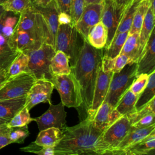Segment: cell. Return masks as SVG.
Masks as SVG:
<instances>
[{
	"instance_id": "obj_1",
	"label": "cell",
	"mask_w": 155,
	"mask_h": 155,
	"mask_svg": "<svg viewBox=\"0 0 155 155\" xmlns=\"http://www.w3.org/2000/svg\"><path fill=\"white\" fill-rule=\"evenodd\" d=\"M102 49H96L85 40L71 72L79 83L82 103L76 108L80 122L87 119L91 108L97 75L102 65Z\"/></svg>"
},
{
	"instance_id": "obj_2",
	"label": "cell",
	"mask_w": 155,
	"mask_h": 155,
	"mask_svg": "<svg viewBox=\"0 0 155 155\" xmlns=\"http://www.w3.org/2000/svg\"><path fill=\"white\" fill-rule=\"evenodd\" d=\"M62 131L63 136L53 148L54 155H99L97 147L103 132L91 120L85 119L73 127L65 125Z\"/></svg>"
},
{
	"instance_id": "obj_3",
	"label": "cell",
	"mask_w": 155,
	"mask_h": 155,
	"mask_svg": "<svg viewBox=\"0 0 155 155\" xmlns=\"http://www.w3.org/2000/svg\"><path fill=\"white\" fill-rule=\"evenodd\" d=\"M85 39L71 24L59 25L57 30L54 50L64 52L73 67L84 46Z\"/></svg>"
},
{
	"instance_id": "obj_4",
	"label": "cell",
	"mask_w": 155,
	"mask_h": 155,
	"mask_svg": "<svg viewBox=\"0 0 155 155\" xmlns=\"http://www.w3.org/2000/svg\"><path fill=\"white\" fill-rule=\"evenodd\" d=\"M137 63L127 64L119 72L112 74L108 90L104 101L115 108L122 96L129 90L136 76Z\"/></svg>"
},
{
	"instance_id": "obj_5",
	"label": "cell",
	"mask_w": 155,
	"mask_h": 155,
	"mask_svg": "<svg viewBox=\"0 0 155 155\" xmlns=\"http://www.w3.org/2000/svg\"><path fill=\"white\" fill-rule=\"evenodd\" d=\"M15 30L30 33L41 39L44 43L51 45L54 48L53 40L45 21L33 4L19 14Z\"/></svg>"
},
{
	"instance_id": "obj_6",
	"label": "cell",
	"mask_w": 155,
	"mask_h": 155,
	"mask_svg": "<svg viewBox=\"0 0 155 155\" xmlns=\"http://www.w3.org/2000/svg\"><path fill=\"white\" fill-rule=\"evenodd\" d=\"M131 125L127 116H122L102 133L98 144L99 155L116 151V148L129 131Z\"/></svg>"
},
{
	"instance_id": "obj_7",
	"label": "cell",
	"mask_w": 155,
	"mask_h": 155,
	"mask_svg": "<svg viewBox=\"0 0 155 155\" xmlns=\"http://www.w3.org/2000/svg\"><path fill=\"white\" fill-rule=\"evenodd\" d=\"M56 51L53 46L46 43L34 50L28 52V71L36 79H44L51 81L53 76L50 73V65Z\"/></svg>"
},
{
	"instance_id": "obj_8",
	"label": "cell",
	"mask_w": 155,
	"mask_h": 155,
	"mask_svg": "<svg viewBox=\"0 0 155 155\" xmlns=\"http://www.w3.org/2000/svg\"><path fill=\"white\" fill-rule=\"evenodd\" d=\"M51 82L59 93L61 103L67 107L79 108L82 103V97L78 82L71 72L68 74L53 76Z\"/></svg>"
},
{
	"instance_id": "obj_9",
	"label": "cell",
	"mask_w": 155,
	"mask_h": 155,
	"mask_svg": "<svg viewBox=\"0 0 155 155\" xmlns=\"http://www.w3.org/2000/svg\"><path fill=\"white\" fill-rule=\"evenodd\" d=\"M36 80L29 72H24L8 79L0 89V100L26 96Z\"/></svg>"
},
{
	"instance_id": "obj_10",
	"label": "cell",
	"mask_w": 155,
	"mask_h": 155,
	"mask_svg": "<svg viewBox=\"0 0 155 155\" xmlns=\"http://www.w3.org/2000/svg\"><path fill=\"white\" fill-rule=\"evenodd\" d=\"M101 21L107 30L108 46L114 38L125 9L117 6L114 0H104ZM104 47V48H105Z\"/></svg>"
},
{
	"instance_id": "obj_11",
	"label": "cell",
	"mask_w": 155,
	"mask_h": 155,
	"mask_svg": "<svg viewBox=\"0 0 155 155\" xmlns=\"http://www.w3.org/2000/svg\"><path fill=\"white\" fill-rule=\"evenodd\" d=\"M48 104V109L41 116L33 118V121L36 122L39 131L52 127L62 130L66 124L65 106L61 102L57 105L52 104L51 102Z\"/></svg>"
},
{
	"instance_id": "obj_12",
	"label": "cell",
	"mask_w": 155,
	"mask_h": 155,
	"mask_svg": "<svg viewBox=\"0 0 155 155\" xmlns=\"http://www.w3.org/2000/svg\"><path fill=\"white\" fill-rule=\"evenodd\" d=\"M53 88L51 81L44 79H36L26 96L25 107L30 111L40 103L51 102Z\"/></svg>"
},
{
	"instance_id": "obj_13",
	"label": "cell",
	"mask_w": 155,
	"mask_h": 155,
	"mask_svg": "<svg viewBox=\"0 0 155 155\" xmlns=\"http://www.w3.org/2000/svg\"><path fill=\"white\" fill-rule=\"evenodd\" d=\"M102 8V3L86 5L80 18L74 25L85 40L90 29L101 21Z\"/></svg>"
},
{
	"instance_id": "obj_14",
	"label": "cell",
	"mask_w": 155,
	"mask_h": 155,
	"mask_svg": "<svg viewBox=\"0 0 155 155\" xmlns=\"http://www.w3.org/2000/svg\"><path fill=\"white\" fill-rule=\"evenodd\" d=\"M113 73L105 71L100 68L93 93L91 108L88 111L87 119L92 120L100 105L104 102L107 94L109 84Z\"/></svg>"
},
{
	"instance_id": "obj_15",
	"label": "cell",
	"mask_w": 155,
	"mask_h": 155,
	"mask_svg": "<svg viewBox=\"0 0 155 155\" xmlns=\"http://www.w3.org/2000/svg\"><path fill=\"white\" fill-rule=\"evenodd\" d=\"M155 70V32L154 28L137 62L136 76L140 74H150Z\"/></svg>"
},
{
	"instance_id": "obj_16",
	"label": "cell",
	"mask_w": 155,
	"mask_h": 155,
	"mask_svg": "<svg viewBox=\"0 0 155 155\" xmlns=\"http://www.w3.org/2000/svg\"><path fill=\"white\" fill-rule=\"evenodd\" d=\"M121 116L115 108L104 101L97 108L91 121L96 128L103 132Z\"/></svg>"
},
{
	"instance_id": "obj_17",
	"label": "cell",
	"mask_w": 155,
	"mask_h": 155,
	"mask_svg": "<svg viewBox=\"0 0 155 155\" xmlns=\"http://www.w3.org/2000/svg\"><path fill=\"white\" fill-rule=\"evenodd\" d=\"M33 6L43 18L54 45L56 33L59 25L58 17L60 12L55 0H53L44 7L36 6L35 5H33Z\"/></svg>"
},
{
	"instance_id": "obj_18",
	"label": "cell",
	"mask_w": 155,
	"mask_h": 155,
	"mask_svg": "<svg viewBox=\"0 0 155 155\" xmlns=\"http://www.w3.org/2000/svg\"><path fill=\"white\" fill-rule=\"evenodd\" d=\"M154 130L155 124L144 128H134L131 126L127 135L117 147L116 151H125L129 150Z\"/></svg>"
},
{
	"instance_id": "obj_19",
	"label": "cell",
	"mask_w": 155,
	"mask_h": 155,
	"mask_svg": "<svg viewBox=\"0 0 155 155\" xmlns=\"http://www.w3.org/2000/svg\"><path fill=\"white\" fill-rule=\"evenodd\" d=\"M26 96L0 100V119L8 122L25 107Z\"/></svg>"
},
{
	"instance_id": "obj_20",
	"label": "cell",
	"mask_w": 155,
	"mask_h": 155,
	"mask_svg": "<svg viewBox=\"0 0 155 155\" xmlns=\"http://www.w3.org/2000/svg\"><path fill=\"white\" fill-rule=\"evenodd\" d=\"M63 136L62 130L58 128H48L39 131V133L34 142L37 145L41 147L54 148Z\"/></svg>"
},
{
	"instance_id": "obj_21",
	"label": "cell",
	"mask_w": 155,
	"mask_h": 155,
	"mask_svg": "<svg viewBox=\"0 0 155 155\" xmlns=\"http://www.w3.org/2000/svg\"><path fill=\"white\" fill-rule=\"evenodd\" d=\"M20 53L10 44L8 39L0 34V69L7 71Z\"/></svg>"
},
{
	"instance_id": "obj_22",
	"label": "cell",
	"mask_w": 155,
	"mask_h": 155,
	"mask_svg": "<svg viewBox=\"0 0 155 155\" xmlns=\"http://www.w3.org/2000/svg\"><path fill=\"white\" fill-rule=\"evenodd\" d=\"M107 30L100 21L93 26L88 32L86 41L96 49H103L107 41Z\"/></svg>"
},
{
	"instance_id": "obj_23",
	"label": "cell",
	"mask_w": 155,
	"mask_h": 155,
	"mask_svg": "<svg viewBox=\"0 0 155 155\" xmlns=\"http://www.w3.org/2000/svg\"><path fill=\"white\" fill-rule=\"evenodd\" d=\"M155 13L148 7L139 35V50L140 57L154 27Z\"/></svg>"
},
{
	"instance_id": "obj_24",
	"label": "cell",
	"mask_w": 155,
	"mask_h": 155,
	"mask_svg": "<svg viewBox=\"0 0 155 155\" xmlns=\"http://www.w3.org/2000/svg\"><path fill=\"white\" fill-rule=\"evenodd\" d=\"M50 70L52 76L68 74L71 73L69 59L64 52H55L50 62Z\"/></svg>"
},
{
	"instance_id": "obj_25",
	"label": "cell",
	"mask_w": 155,
	"mask_h": 155,
	"mask_svg": "<svg viewBox=\"0 0 155 155\" xmlns=\"http://www.w3.org/2000/svg\"><path fill=\"white\" fill-rule=\"evenodd\" d=\"M139 33L128 34L120 54H125L129 58L131 63L136 62L140 58L139 50Z\"/></svg>"
},
{
	"instance_id": "obj_26",
	"label": "cell",
	"mask_w": 155,
	"mask_h": 155,
	"mask_svg": "<svg viewBox=\"0 0 155 155\" xmlns=\"http://www.w3.org/2000/svg\"><path fill=\"white\" fill-rule=\"evenodd\" d=\"M154 97H155V70L149 74L146 87L138 96L135 104V110H140Z\"/></svg>"
},
{
	"instance_id": "obj_27",
	"label": "cell",
	"mask_w": 155,
	"mask_h": 155,
	"mask_svg": "<svg viewBox=\"0 0 155 155\" xmlns=\"http://www.w3.org/2000/svg\"><path fill=\"white\" fill-rule=\"evenodd\" d=\"M142 0H130L126 6L119 25L116 31V34L120 32L129 31L131 26L133 17L136 11Z\"/></svg>"
},
{
	"instance_id": "obj_28",
	"label": "cell",
	"mask_w": 155,
	"mask_h": 155,
	"mask_svg": "<svg viewBox=\"0 0 155 155\" xmlns=\"http://www.w3.org/2000/svg\"><path fill=\"white\" fill-rule=\"evenodd\" d=\"M129 63H131L130 59L125 54H119L113 58H107L103 56L101 67L105 71H109L114 73L119 72Z\"/></svg>"
},
{
	"instance_id": "obj_29",
	"label": "cell",
	"mask_w": 155,
	"mask_h": 155,
	"mask_svg": "<svg viewBox=\"0 0 155 155\" xmlns=\"http://www.w3.org/2000/svg\"><path fill=\"white\" fill-rule=\"evenodd\" d=\"M154 148L155 130L128 150L138 155H154Z\"/></svg>"
},
{
	"instance_id": "obj_30",
	"label": "cell",
	"mask_w": 155,
	"mask_h": 155,
	"mask_svg": "<svg viewBox=\"0 0 155 155\" xmlns=\"http://www.w3.org/2000/svg\"><path fill=\"white\" fill-rule=\"evenodd\" d=\"M19 15L5 12L0 18V34L9 39L13 35Z\"/></svg>"
},
{
	"instance_id": "obj_31",
	"label": "cell",
	"mask_w": 155,
	"mask_h": 155,
	"mask_svg": "<svg viewBox=\"0 0 155 155\" xmlns=\"http://www.w3.org/2000/svg\"><path fill=\"white\" fill-rule=\"evenodd\" d=\"M137 97L138 96L128 90L117 102L115 107L116 110L121 116H125L134 112L136 111L135 104Z\"/></svg>"
},
{
	"instance_id": "obj_32",
	"label": "cell",
	"mask_w": 155,
	"mask_h": 155,
	"mask_svg": "<svg viewBox=\"0 0 155 155\" xmlns=\"http://www.w3.org/2000/svg\"><path fill=\"white\" fill-rule=\"evenodd\" d=\"M128 33L129 31H127L116 34L110 44L104 48L105 51L103 53V56L110 58H113L118 56L120 54Z\"/></svg>"
},
{
	"instance_id": "obj_33",
	"label": "cell",
	"mask_w": 155,
	"mask_h": 155,
	"mask_svg": "<svg viewBox=\"0 0 155 155\" xmlns=\"http://www.w3.org/2000/svg\"><path fill=\"white\" fill-rule=\"evenodd\" d=\"M28 56L23 52H21L14 59L7 70L8 79H10L24 72H28Z\"/></svg>"
},
{
	"instance_id": "obj_34",
	"label": "cell",
	"mask_w": 155,
	"mask_h": 155,
	"mask_svg": "<svg viewBox=\"0 0 155 155\" xmlns=\"http://www.w3.org/2000/svg\"><path fill=\"white\" fill-rule=\"evenodd\" d=\"M150 6L149 0H142L139 4L133 17L131 26L129 30L130 35L134 33H139L144 17Z\"/></svg>"
},
{
	"instance_id": "obj_35",
	"label": "cell",
	"mask_w": 155,
	"mask_h": 155,
	"mask_svg": "<svg viewBox=\"0 0 155 155\" xmlns=\"http://www.w3.org/2000/svg\"><path fill=\"white\" fill-rule=\"evenodd\" d=\"M5 12L19 15L32 4L31 0H7L1 4Z\"/></svg>"
},
{
	"instance_id": "obj_36",
	"label": "cell",
	"mask_w": 155,
	"mask_h": 155,
	"mask_svg": "<svg viewBox=\"0 0 155 155\" xmlns=\"http://www.w3.org/2000/svg\"><path fill=\"white\" fill-rule=\"evenodd\" d=\"M31 121H33V118L31 117L29 110L24 107L7 124V126L9 128L23 127L28 125Z\"/></svg>"
},
{
	"instance_id": "obj_37",
	"label": "cell",
	"mask_w": 155,
	"mask_h": 155,
	"mask_svg": "<svg viewBox=\"0 0 155 155\" xmlns=\"http://www.w3.org/2000/svg\"><path fill=\"white\" fill-rule=\"evenodd\" d=\"M29 134L28 125L10 128L9 137L12 143H22Z\"/></svg>"
},
{
	"instance_id": "obj_38",
	"label": "cell",
	"mask_w": 155,
	"mask_h": 155,
	"mask_svg": "<svg viewBox=\"0 0 155 155\" xmlns=\"http://www.w3.org/2000/svg\"><path fill=\"white\" fill-rule=\"evenodd\" d=\"M85 6L84 0H71L70 16L73 25H74L80 18Z\"/></svg>"
},
{
	"instance_id": "obj_39",
	"label": "cell",
	"mask_w": 155,
	"mask_h": 155,
	"mask_svg": "<svg viewBox=\"0 0 155 155\" xmlns=\"http://www.w3.org/2000/svg\"><path fill=\"white\" fill-rule=\"evenodd\" d=\"M148 76L149 74H140L136 76L129 90L135 95L139 96L146 87L148 82Z\"/></svg>"
},
{
	"instance_id": "obj_40",
	"label": "cell",
	"mask_w": 155,
	"mask_h": 155,
	"mask_svg": "<svg viewBox=\"0 0 155 155\" xmlns=\"http://www.w3.org/2000/svg\"><path fill=\"white\" fill-rule=\"evenodd\" d=\"M20 150L24 152L33 153L37 155H54L53 148L41 147L37 145L34 142L27 147L21 148Z\"/></svg>"
},
{
	"instance_id": "obj_41",
	"label": "cell",
	"mask_w": 155,
	"mask_h": 155,
	"mask_svg": "<svg viewBox=\"0 0 155 155\" xmlns=\"http://www.w3.org/2000/svg\"><path fill=\"white\" fill-rule=\"evenodd\" d=\"M155 113H149L131 125L134 128H144L155 124Z\"/></svg>"
},
{
	"instance_id": "obj_42",
	"label": "cell",
	"mask_w": 155,
	"mask_h": 155,
	"mask_svg": "<svg viewBox=\"0 0 155 155\" xmlns=\"http://www.w3.org/2000/svg\"><path fill=\"white\" fill-rule=\"evenodd\" d=\"M10 128L7 125L0 129V149L12 143L9 137Z\"/></svg>"
},
{
	"instance_id": "obj_43",
	"label": "cell",
	"mask_w": 155,
	"mask_h": 155,
	"mask_svg": "<svg viewBox=\"0 0 155 155\" xmlns=\"http://www.w3.org/2000/svg\"><path fill=\"white\" fill-rule=\"evenodd\" d=\"M60 12H65L70 15L71 0H55Z\"/></svg>"
},
{
	"instance_id": "obj_44",
	"label": "cell",
	"mask_w": 155,
	"mask_h": 155,
	"mask_svg": "<svg viewBox=\"0 0 155 155\" xmlns=\"http://www.w3.org/2000/svg\"><path fill=\"white\" fill-rule=\"evenodd\" d=\"M58 20L59 25L71 24V16L65 12H59L58 17Z\"/></svg>"
},
{
	"instance_id": "obj_45",
	"label": "cell",
	"mask_w": 155,
	"mask_h": 155,
	"mask_svg": "<svg viewBox=\"0 0 155 155\" xmlns=\"http://www.w3.org/2000/svg\"><path fill=\"white\" fill-rule=\"evenodd\" d=\"M8 79L7 71L4 69H0V89L4 85Z\"/></svg>"
},
{
	"instance_id": "obj_46",
	"label": "cell",
	"mask_w": 155,
	"mask_h": 155,
	"mask_svg": "<svg viewBox=\"0 0 155 155\" xmlns=\"http://www.w3.org/2000/svg\"><path fill=\"white\" fill-rule=\"evenodd\" d=\"M32 4L36 6L44 7L48 5L53 0H31Z\"/></svg>"
},
{
	"instance_id": "obj_47",
	"label": "cell",
	"mask_w": 155,
	"mask_h": 155,
	"mask_svg": "<svg viewBox=\"0 0 155 155\" xmlns=\"http://www.w3.org/2000/svg\"><path fill=\"white\" fill-rule=\"evenodd\" d=\"M114 1L118 7L123 9H125L126 6L128 5L129 2L130 1V0H114Z\"/></svg>"
},
{
	"instance_id": "obj_48",
	"label": "cell",
	"mask_w": 155,
	"mask_h": 155,
	"mask_svg": "<svg viewBox=\"0 0 155 155\" xmlns=\"http://www.w3.org/2000/svg\"><path fill=\"white\" fill-rule=\"evenodd\" d=\"M104 0H84L85 4L89 5V4H101L102 3Z\"/></svg>"
},
{
	"instance_id": "obj_49",
	"label": "cell",
	"mask_w": 155,
	"mask_h": 155,
	"mask_svg": "<svg viewBox=\"0 0 155 155\" xmlns=\"http://www.w3.org/2000/svg\"><path fill=\"white\" fill-rule=\"evenodd\" d=\"M7 123H8L7 121L0 119V129H1L2 128H4V127H5L7 125Z\"/></svg>"
},
{
	"instance_id": "obj_50",
	"label": "cell",
	"mask_w": 155,
	"mask_h": 155,
	"mask_svg": "<svg viewBox=\"0 0 155 155\" xmlns=\"http://www.w3.org/2000/svg\"><path fill=\"white\" fill-rule=\"evenodd\" d=\"M5 11L4 10V9L3 8L2 5L0 4V18H1V16H2V15L4 14V13L5 12Z\"/></svg>"
},
{
	"instance_id": "obj_51",
	"label": "cell",
	"mask_w": 155,
	"mask_h": 155,
	"mask_svg": "<svg viewBox=\"0 0 155 155\" xmlns=\"http://www.w3.org/2000/svg\"><path fill=\"white\" fill-rule=\"evenodd\" d=\"M125 151L127 152L128 155H138V154H135V153H133V152H131L130 151H128V150Z\"/></svg>"
},
{
	"instance_id": "obj_52",
	"label": "cell",
	"mask_w": 155,
	"mask_h": 155,
	"mask_svg": "<svg viewBox=\"0 0 155 155\" xmlns=\"http://www.w3.org/2000/svg\"><path fill=\"white\" fill-rule=\"evenodd\" d=\"M117 155H128V154H127V153L126 151H122V152L119 153L118 154H117Z\"/></svg>"
},
{
	"instance_id": "obj_53",
	"label": "cell",
	"mask_w": 155,
	"mask_h": 155,
	"mask_svg": "<svg viewBox=\"0 0 155 155\" xmlns=\"http://www.w3.org/2000/svg\"><path fill=\"white\" fill-rule=\"evenodd\" d=\"M5 1H7V0H0V4H2V2H4Z\"/></svg>"
},
{
	"instance_id": "obj_54",
	"label": "cell",
	"mask_w": 155,
	"mask_h": 155,
	"mask_svg": "<svg viewBox=\"0 0 155 155\" xmlns=\"http://www.w3.org/2000/svg\"><path fill=\"white\" fill-rule=\"evenodd\" d=\"M68 155H78V154H68Z\"/></svg>"
}]
</instances>
